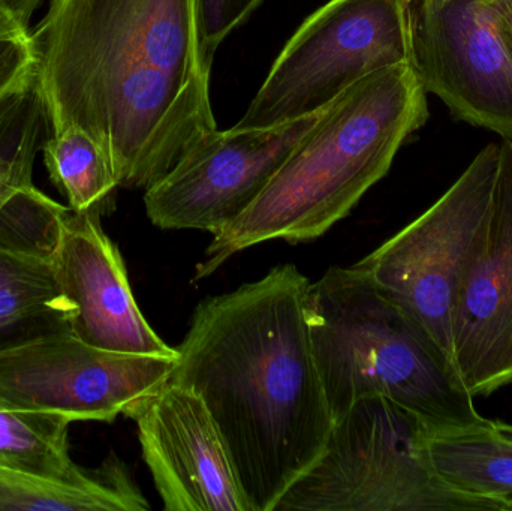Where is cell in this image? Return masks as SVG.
<instances>
[{
  "instance_id": "7402d4cb",
  "label": "cell",
  "mask_w": 512,
  "mask_h": 511,
  "mask_svg": "<svg viewBox=\"0 0 512 511\" xmlns=\"http://www.w3.org/2000/svg\"><path fill=\"white\" fill-rule=\"evenodd\" d=\"M512 50V0H483Z\"/></svg>"
},
{
  "instance_id": "603a6c76",
  "label": "cell",
  "mask_w": 512,
  "mask_h": 511,
  "mask_svg": "<svg viewBox=\"0 0 512 511\" xmlns=\"http://www.w3.org/2000/svg\"><path fill=\"white\" fill-rule=\"evenodd\" d=\"M41 2L42 0H0V8L5 9L24 27H29L30 18Z\"/></svg>"
},
{
  "instance_id": "44dd1931",
  "label": "cell",
  "mask_w": 512,
  "mask_h": 511,
  "mask_svg": "<svg viewBox=\"0 0 512 511\" xmlns=\"http://www.w3.org/2000/svg\"><path fill=\"white\" fill-rule=\"evenodd\" d=\"M264 0H195L198 32L204 59L213 65L224 39L245 23Z\"/></svg>"
},
{
  "instance_id": "9c48e42d",
  "label": "cell",
  "mask_w": 512,
  "mask_h": 511,
  "mask_svg": "<svg viewBox=\"0 0 512 511\" xmlns=\"http://www.w3.org/2000/svg\"><path fill=\"white\" fill-rule=\"evenodd\" d=\"M325 108L270 128L210 132L146 189L150 222L161 230L221 233L261 195Z\"/></svg>"
},
{
  "instance_id": "ac0fdd59",
  "label": "cell",
  "mask_w": 512,
  "mask_h": 511,
  "mask_svg": "<svg viewBox=\"0 0 512 511\" xmlns=\"http://www.w3.org/2000/svg\"><path fill=\"white\" fill-rule=\"evenodd\" d=\"M44 164L53 185L72 212H99L120 188L105 150L78 126H66L42 144Z\"/></svg>"
},
{
  "instance_id": "5b68a950",
  "label": "cell",
  "mask_w": 512,
  "mask_h": 511,
  "mask_svg": "<svg viewBox=\"0 0 512 511\" xmlns=\"http://www.w3.org/2000/svg\"><path fill=\"white\" fill-rule=\"evenodd\" d=\"M429 426L384 396L334 419L315 464L273 511H499L441 482L426 452Z\"/></svg>"
},
{
  "instance_id": "e0dca14e",
  "label": "cell",
  "mask_w": 512,
  "mask_h": 511,
  "mask_svg": "<svg viewBox=\"0 0 512 511\" xmlns=\"http://www.w3.org/2000/svg\"><path fill=\"white\" fill-rule=\"evenodd\" d=\"M69 425L63 417L12 407L0 396V465L51 482H93L107 461L90 470L78 467L69 452Z\"/></svg>"
},
{
  "instance_id": "ffe728a7",
  "label": "cell",
  "mask_w": 512,
  "mask_h": 511,
  "mask_svg": "<svg viewBox=\"0 0 512 511\" xmlns=\"http://www.w3.org/2000/svg\"><path fill=\"white\" fill-rule=\"evenodd\" d=\"M36 53L29 27L0 8V102L35 80Z\"/></svg>"
},
{
  "instance_id": "8fae6325",
  "label": "cell",
  "mask_w": 512,
  "mask_h": 511,
  "mask_svg": "<svg viewBox=\"0 0 512 511\" xmlns=\"http://www.w3.org/2000/svg\"><path fill=\"white\" fill-rule=\"evenodd\" d=\"M167 511H254L198 393L168 381L125 414Z\"/></svg>"
},
{
  "instance_id": "9a60e30c",
  "label": "cell",
  "mask_w": 512,
  "mask_h": 511,
  "mask_svg": "<svg viewBox=\"0 0 512 511\" xmlns=\"http://www.w3.org/2000/svg\"><path fill=\"white\" fill-rule=\"evenodd\" d=\"M426 452L448 488L512 511V425L486 419L468 428L429 429Z\"/></svg>"
},
{
  "instance_id": "4fadbf2b",
  "label": "cell",
  "mask_w": 512,
  "mask_h": 511,
  "mask_svg": "<svg viewBox=\"0 0 512 511\" xmlns=\"http://www.w3.org/2000/svg\"><path fill=\"white\" fill-rule=\"evenodd\" d=\"M53 258L63 293L77 308L71 330L78 339L113 353L179 357L141 314L125 261L102 228L99 212L69 209Z\"/></svg>"
},
{
  "instance_id": "52a82bcc",
  "label": "cell",
  "mask_w": 512,
  "mask_h": 511,
  "mask_svg": "<svg viewBox=\"0 0 512 511\" xmlns=\"http://www.w3.org/2000/svg\"><path fill=\"white\" fill-rule=\"evenodd\" d=\"M412 0H330L274 60L236 128H270L328 107L373 72L412 63Z\"/></svg>"
},
{
  "instance_id": "30bf717a",
  "label": "cell",
  "mask_w": 512,
  "mask_h": 511,
  "mask_svg": "<svg viewBox=\"0 0 512 511\" xmlns=\"http://www.w3.org/2000/svg\"><path fill=\"white\" fill-rule=\"evenodd\" d=\"M412 65L457 119L512 141V50L483 0H412Z\"/></svg>"
},
{
  "instance_id": "7a4b0ae2",
  "label": "cell",
  "mask_w": 512,
  "mask_h": 511,
  "mask_svg": "<svg viewBox=\"0 0 512 511\" xmlns=\"http://www.w3.org/2000/svg\"><path fill=\"white\" fill-rule=\"evenodd\" d=\"M294 264L195 309L170 383L203 398L254 511H273L321 455L333 414Z\"/></svg>"
},
{
  "instance_id": "5bb4252c",
  "label": "cell",
  "mask_w": 512,
  "mask_h": 511,
  "mask_svg": "<svg viewBox=\"0 0 512 511\" xmlns=\"http://www.w3.org/2000/svg\"><path fill=\"white\" fill-rule=\"evenodd\" d=\"M75 317L53 252L0 239V351L68 332Z\"/></svg>"
},
{
  "instance_id": "3957f363",
  "label": "cell",
  "mask_w": 512,
  "mask_h": 511,
  "mask_svg": "<svg viewBox=\"0 0 512 511\" xmlns=\"http://www.w3.org/2000/svg\"><path fill=\"white\" fill-rule=\"evenodd\" d=\"M429 119L412 63L367 75L325 108L273 179L236 221L213 236L194 281L259 243L324 236L384 179L406 140Z\"/></svg>"
},
{
  "instance_id": "ba28073f",
  "label": "cell",
  "mask_w": 512,
  "mask_h": 511,
  "mask_svg": "<svg viewBox=\"0 0 512 511\" xmlns=\"http://www.w3.org/2000/svg\"><path fill=\"white\" fill-rule=\"evenodd\" d=\"M177 359L99 350L68 330L0 351V396L71 423H111L161 390Z\"/></svg>"
},
{
  "instance_id": "d6986e66",
  "label": "cell",
  "mask_w": 512,
  "mask_h": 511,
  "mask_svg": "<svg viewBox=\"0 0 512 511\" xmlns=\"http://www.w3.org/2000/svg\"><path fill=\"white\" fill-rule=\"evenodd\" d=\"M47 129L36 80L0 102V213L15 195L33 186V164L39 147L47 140Z\"/></svg>"
},
{
  "instance_id": "277c9868",
  "label": "cell",
  "mask_w": 512,
  "mask_h": 511,
  "mask_svg": "<svg viewBox=\"0 0 512 511\" xmlns=\"http://www.w3.org/2000/svg\"><path fill=\"white\" fill-rule=\"evenodd\" d=\"M304 311L333 419L358 399L384 396L430 431L486 420L429 333L357 267H330L309 284Z\"/></svg>"
},
{
  "instance_id": "6da1fadb",
  "label": "cell",
  "mask_w": 512,
  "mask_h": 511,
  "mask_svg": "<svg viewBox=\"0 0 512 511\" xmlns=\"http://www.w3.org/2000/svg\"><path fill=\"white\" fill-rule=\"evenodd\" d=\"M51 134L86 131L147 189L216 131L195 0H51L32 33Z\"/></svg>"
},
{
  "instance_id": "8992f818",
  "label": "cell",
  "mask_w": 512,
  "mask_h": 511,
  "mask_svg": "<svg viewBox=\"0 0 512 511\" xmlns=\"http://www.w3.org/2000/svg\"><path fill=\"white\" fill-rule=\"evenodd\" d=\"M498 167L499 144H487L432 207L354 264L453 365L454 308L486 237Z\"/></svg>"
},
{
  "instance_id": "7c38bea8",
  "label": "cell",
  "mask_w": 512,
  "mask_h": 511,
  "mask_svg": "<svg viewBox=\"0 0 512 511\" xmlns=\"http://www.w3.org/2000/svg\"><path fill=\"white\" fill-rule=\"evenodd\" d=\"M453 359L474 399L512 384V141L499 144L489 227L454 308Z\"/></svg>"
},
{
  "instance_id": "2e32d148",
  "label": "cell",
  "mask_w": 512,
  "mask_h": 511,
  "mask_svg": "<svg viewBox=\"0 0 512 511\" xmlns=\"http://www.w3.org/2000/svg\"><path fill=\"white\" fill-rule=\"evenodd\" d=\"M90 483L51 482L0 465V511H147L126 465L111 453Z\"/></svg>"
}]
</instances>
